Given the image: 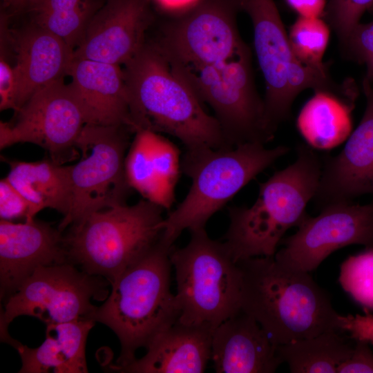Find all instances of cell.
<instances>
[{
    "label": "cell",
    "mask_w": 373,
    "mask_h": 373,
    "mask_svg": "<svg viewBox=\"0 0 373 373\" xmlns=\"http://www.w3.org/2000/svg\"><path fill=\"white\" fill-rule=\"evenodd\" d=\"M124 70L133 130L164 133L186 150L231 146L214 116L150 41Z\"/></svg>",
    "instance_id": "obj_1"
},
{
    "label": "cell",
    "mask_w": 373,
    "mask_h": 373,
    "mask_svg": "<svg viewBox=\"0 0 373 373\" xmlns=\"http://www.w3.org/2000/svg\"><path fill=\"white\" fill-rule=\"evenodd\" d=\"M242 273L241 309L273 342L283 345L338 329L329 294L309 273L286 268L271 257L237 262Z\"/></svg>",
    "instance_id": "obj_2"
},
{
    "label": "cell",
    "mask_w": 373,
    "mask_h": 373,
    "mask_svg": "<svg viewBox=\"0 0 373 373\" xmlns=\"http://www.w3.org/2000/svg\"><path fill=\"white\" fill-rule=\"evenodd\" d=\"M172 249L160 240L117 277L92 315L119 341L120 355L111 365L113 370L135 361L139 348L146 347L155 336L179 319L180 311L170 288Z\"/></svg>",
    "instance_id": "obj_3"
},
{
    "label": "cell",
    "mask_w": 373,
    "mask_h": 373,
    "mask_svg": "<svg viewBox=\"0 0 373 373\" xmlns=\"http://www.w3.org/2000/svg\"><path fill=\"white\" fill-rule=\"evenodd\" d=\"M294 163L260 184L251 207L229 209L224 244L234 260L274 256L285 232L298 227L317 191L323 159L309 145L300 144Z\"/></svg>",
    "instance_id": "obj_4"
},
{
    "label": "cell",
    "mask_w": 373,
    "mask_h": 373,
    "mask_svg": "<svg viewBox=\"0 0 373 373\" xmlns=\"http://www.w3.org/2000/svg\"><path fill=\"white\" fill-rule=\"evenodd\" d=\"M289 151L285 146L267 149L260 142L186 150L181 170L191 185L182 202L164 218L162 241L172 247L184 229L204 228L234 195Z\"/></svg>",
    "instance_id": "obj_5"
},
{
    "label": "cell",
    "mask_w": 373,
    "mask_h": 373,
    "mask_svg": "<svg viewBox=\"0 0 373 373\" xmlns=\"http://www.w3.org/2000/svg\"><path fill=\"white\" fill-rule=\"evenodd\" d=\"M164 209L146 199L95 211L64 236L68 261L111 284L152 249L164 231Z\"/></svg>",
    "instance_id": "obj_6"
},
{
    "label": "cell",
    "mask_w": 373,
    "mask_h": 373,
    "mask_svg": "<svg viewBox=\"0 0 373 373\" xmlns=\"http://www.w3.org/2000/svg\"><path fill=\"white\" fill-rule=\"evenodd\" d=\"M190 231L189 243L170 254L178 321L213 332L241 308L242 273L224 242L211 239L204 228Z\"/></svg>",
    "instance_id": "obj_7"
},
{
    "label": "cell",
    "mask_w": 373,
    "mask_h": 373,
    "mask_svg": "<svg viewBox=\"0 0 373 373\" xmlns=\"http://www.w3.org/2000/svg\"><path fill=\"white\" fill-rule=\"evenodd\" d=\"M236 1L251 21L254 49L265 84L266 121L273 134L288 119L294 99L304 90L343 93L344 83L332 79L327 66L312 67L296 58L274 0Z\"/></svg>",
    "instance_id": "obj_8"
},
{
    "label": "cell",
    "mask_w": 373,
    "mask_h": 373,
    "mask_svg": "<svg viewBox=\"0 0 373 373\" xmlns=\"http://www.w3.org/2000/svg\"><path fill=\"white\" fill-rule=\"evenodd\" d=\"M171 64L201 102L212 108L231 146L247 142L265 144L274 138L267 124L264 100L254 83L251 50L245 43L220 63L198 68Z\"/></svg>",
    "instance_id": "obj_9"
},
{
    "label": "cell",
    "mask_w": 373,
    "mask_h": 373,
    "mask_svg": "<svg viewBox=\"0 0 373 373\" xmlns=\"http://www.w3.org/2000/svg\"><path fill=\"white\" fill-rule=\"evenodd\" d=\"M109 286L106 278L70 262L38 268L5 299L0 316L1 341L12 342L8 325L20 316L37 318L46 325L92 319L97 307L92 300H106Z\"/></svg>",
    "instance_id": "obj_10"
},
{
    "label": "cell",
    "mask_w": 373,
    "mask_h": 373,
    "mask_svg": "<svg viewBox=\"0 0 373 373\" xmlns=\"http://www.w3.org/2000/svg\"><path fill=\"white\" fill-rule=\"evenodd\" d=\"M129 132L121 126H84L77 142L80 159L69 166L71 206L61 231L95 211L125 203L131 189L125 171Z\"/></svg>",
    "instance_id": "obj_11"
},
{
    "label": "cell",
    "mask_w": 373,
    "mask_h": 373,
    "mask_svg": "<svg viewBox=\"0 0 373 373\" xmlns=\"http://www.w3.org/2000/svg\"><path fill=\"white\" fill-rule=\"evenodd\" d=\"M236 0H202L189 11L164 18L151 40L173 65L198 68L222 62L245 44L236 22Z\"/></svg>",
    "instance_id": "obj_12"
},
{
    "label": "cell",
    "mask_w": 373,
    "mask_h": 373,
    "mask_svg": "<svg viewBox=\"0 0 373 373\" xmlns=\"http://www.w3.org/2000/svg\"><path fill=\"white\" fill-rule=\"evenodd\" d=\"M16 113L14 123L0 122L1 149L17 143L34 144L59 164L79 156L77 142L86 123L64 79L35 93Z\"/></svg>",
    "instance_id": "obj_13"
},
{
    "label": "cell",
    "mask_w": 373,
    "mask_h": 373,
    "mask_svg": "<svg viewBox=\"0 0 373 373\" xmlns=\"http://www.w3.org/2000/svg\"><path fill=\"white\" fill-rule=\"evenodd\" d=\"M351 245L373 247V202L328 205L316 217L307 213L274 258L286 268L310 273L334 251Z\"/></svg>",
    "instance_id": "obj_14"
},
{
    "label": "cell",
    "mask_w": 373,
    "mask_h": 373,
    "mask_svg": "<svg viewBox=\"0 0 373 373\" xmlns=\"http://www.w3.org/2000/svg\"><path fill=\"white\" fill-rule=\"evenodd\" d=\"M153 20L149 0H106L88 23L74 57L126 64L145 44Z\"/></svg>",
    "instance_id": "obj_15"
},
{
    "label": "cell",
    "mask_w": 373,
    "mask_h": 373,
    "mask_svg": "<svg viewBox=\"0 0 373 373\" xmlns=\"http://www.w3.org/2000/svg\"><path fill=\"white\" fill-rule=\"evenodd\" d=\"M366 107L356 128L335 156L324 155L318 187L313 200L320 210L328 205L373 196V88L363 81Z\"/></svg>",
    "instance_id": "obj_16"
},
{
    "label": "cell",
    "mask_w": 373,
    "mask_h": 373,
    "mask_svg": "<svg viewBox=\"0 0 373 373\" xmlns=\"http://www.w3.org/2000/svg\"><path fill=\"white\" fill-rule=\"evenodd\" d=\"M59 229L35 219L0 220V293L6 299L38 268L69 262Z\"/></svg>",
    "instance_id": "obj_17"
},
{
    "label": "cell",
    "mask_w": 373,
    "mask_h": 373,
    "mask_svg": "<svg viewBox=\"0 0 373 373\" xmlns=\"http://www.w3.org/2000/svg\"><path fill=\"white\" fill-rule=\"evenodd\" d=\"M68 75L86 124L126 126L133 132L124 73L119 65L74 57Z\"/></svg>",
    "instance_id": "obj_18"
},
{
    "label": "cell",
    "mask_w": 373,
    "mask_h": 373,
    "mask_svg": "<svg viewBox=\"0 0 373 373\" xmlns=\"http://www.w3.org/2000/svg\"><path fill=\"white\" fill-rule=\"evenodd\" d=\"M277 346L240 308L214 329L211 359L218 373H271L283 363Z\"/></svg>",
    "instance_id": "obj_19"
},
{
    "label": "cell",
    "mask_w": 373,
    "mask_h": 373,
    "mask_svg": "<svg viewBox=\"0 0 373 373\" xmlns=\"http://www.w3.org/2000/svg\"><path fill=\"white\" fill-rule=\"evenodd\" d=\"M11 36L17 112L35 93L68 75L74 50L59 37L32 24Z\"/></svg>",
    "instance_id": "obj_20"
},
{
    "label": "cell",
    "mask_w": 373,
    "mask_h": 373,
    "mask_svg": "<svg viewBox=\"0 0 373 373\" xmlns=\"http://www.w3.org/2000/svg\"><path fill=\"white\" fill-rule=\"evenodd\" d=\"M181 169L180 151L168 139L148 130H140L129 146L125 171L131 189L164 209L174 202Z\"/></svg>",
    "instance_id": "obj_21"
},
{
    "label": "cell",
    "mask_w": 373,
    "mask_h": 373,
    "mask_svg": "<svg viewBox=\"0 0 373 373\" xmlns=\"http://www.w3.org/2000/svg\"><path fill=\"white\" fill-rule=\"evenodd\" d=\"M211 330L175 323L159 332L140 359L118 370L130 373L204 372L211 356Z\"/></svg>",
    "instance_id": "obj_22"
},
{
    "label": "cell",
    "mask_w": 373,
    "mask_h": 373,
    "mask_svg": "<svg viewBox=\"0 0 373 373\" xmlns=\"http://www.w3.org/2000/svg\"><path fill=\"white\" fill-rule=\"evenodd\" d=\"M10 170L6 177L27 200L30 216L44 209H52L65 217L71 206L69 166L50 159L37 162L7 161Z\"/></svg>",
    "instance_id": "obj_23"
},
{
    "label": "cell",
    "mask_w": 373,
    "mask_h": 373,
    "mask_svg": "<svg viewBox=\"0 0 373 373\" xmlns=\"http://www.w3.org/2000/svg\"><path fill=\"white\" fill-rule=\"evenodd\" d=\"M354 108V104L332 93L315 91L299 113L298 130L314 149H334L351 134Z\"/></svg>",
    "instance_id": "obj_24"
},
{
    "label": "cell",
    "mask_w": 373,
    "mask_h": 373,
    "mask_svg": "<svg viewBox=\"0 0 373 373\" xmlns=\"http://www.w3.org/2000/svg\"><path fill=\"white\" fill-rule=\"evenodd\" d=\"M354 340L340 329L325 331L316 336L277 346V354L292 373H337L352 354Z\"/></svg>",
    "instance_id": "obj_25"
},
{
    "label": "cell",
    "mask_w": 373,
    "mask_h": 373,
    "mask_svg": "<svg viewBox=\"0 0 373 373\" xmlns=\"http://www.w3.org/2000/svg\"><path fill=\"white\" fill-rule=\"evenodd\" d=\"M103 0H28L32 24L62 39L75 50Z\"/></svg>",
    "instance_id": "obj_26"
},
{
    "label": "cell",
    "mask_w": 373,
    "mask_h": 373,
    "mask_svg": "<svg viewBox=\"0 0 373 373\" xmlns=\"http://www.w3.org/2000/svg\"><path fill=\"white\" fill-rule=\"evenodd\" d=\"M329 28L321 17H298L291 26L288 39L296 58L315 68L327 66L323 62L329 39Z\"/></svg>",
    "instance_id": "obj_27"
},
{
    "label": "cell",
    "mask_w": 373,
    "mask_h": 373,
    "mask_svg": "<svg viewBox=\"0 0 373 373\" xmlns=\"http://www.w3.org/2000/svg\"><path fill=\"white\" fill-rule=\"evenodd\" d=\"M338 281L356 302L373 310V247L349 256L341 265Z\"/></svg>",
    "instance_id": "obj_28"
},
{
    "label": "cell",
    "mask_w": 373,
    "mask_h": 373,
    "mask_svg": "<svg viewBox=\"0 0 373 373\" xmlns=\"http://www.w3.org/2000/svg\"><path fill=\"white\" fill-rule=\"evenodd\" d=\"M95 323L91 318H79L46 325V334L52 336L58 342L71 373L88 372L86 344Z\"/></svg>",
    "instance_id": "obj_29"
},
{
    "label": "cell",
    "mask_w": 373,
    "mask_h": 373,
    "mask_svg": "<svg viewBox=\"0 0 373 373\" xmlns=\"http://www.w3.org/2000/svg\"><path fill=\"white\" fill-rule=\"evenodd\" d=\"M45 341L30 348L17 341L13 347L21 359L20 373H71L70 368L57 340L46 334Z\"/></svg>",
    "instance_id": "obj_30"
},
{
    "label": "cell",
    "mask_w": 373,
    "mask_h": 373,
    "mask_svg": "<svg viewBox=\"0 0 373 373\" xmlns=\"http://www.w3.org/2000/svg\"><path fill=\"white\" fill-rule=\"evenodd\" d=\"M372 6L373 0H329L325 9L327 19L341 44Z\"/></svg>",
    "instance_id": "obj_31"
},
{
    "label": "cell",
    "mask_w": 373,
    "mask_h": 373,
    "mask_svg": "<svg viewBox=\"0 0 373 373\" xmlns=\"http://www.w3.org/2000/svg\"><path fill=\"white\" fill-rule=\"evenodd\" d=\"M341 45L350 56L366 64L367 72L364 78L372 84L373 21L356 25Z\"/></svg>",
    "instance_id": "obj_32"
},
{
    "label": "cell",
    "mask_w": 373,
    "mask_h": 373,
    "mask_svg": "<svg viewBox=\"0 0 373 373\" xmlns=\"http://www.w3.org/2000/svg\"><path fill=\"white\" fill-rule=\"evenodd\" d=\"M0 218L32 220L28 202L6 178L0 180Z\"/></svg>",
    "instance_id": "obj_33"
},
{
    "label": "cell",
    "mask_w": 373,
    "mask_h": 373,
    "mask_svg": "<svg viewBox=\"0 0 373 373\" xmlns=\"http://www.w3.org/2000/svg\"><path fill=\"white\" fill-rule=\"evenodd\" d=\"M365 314L346 316L338 314L337 327L346 332L354 340L363 341L373 345V314L364 309Z\"/></svg>",
    "instance_id": "obj_34"
},
{
    "label": "cell",
    "mask_w": 373,
    "mask_h": 373,
    "mask_svg": "<svg viewBox=\"0 0 373 373\" xmlns=\"http://www.w3.org/2000/svg\"><path fill=\"white\" fill-rule=\"evenodd\" d=\"M17 79L14 66L8 63L1 52L0 59V109L16 110Z\"/></svg>",
    "instance_id": "obj_35"
},
{
    "label": "cell",
    "mask_w": 373,
    "mask_h": 373,
    "mask_svg": "<svg viewBox=\"0 0 373 373\" xmlns=\"http://www.w3.org/2000/svg\"><path fill=\"white\" fill-rule=\"evenodd\" d=\"M373 373V352L369 343L354 340V345L350 357L338 368L337 373Z\"/></svg>",
    "instance_id": "obj_36"
},
{
    "label": "cell",
    "mask_w": 373,
    "mask_h": 373,
    "mask_svg": "<svg viewBox=\"0 0 373 373\" xmlns=\"http://www.w3.org/2000/svg\"><path fill=\"white\" fill-rule=\"evenodd\" d=\"M202 0H149L151 6L164 18L180 16L194 8Z\"/></svg>",
    "instance_id": "obj_37"
},
{
    "label": "cell",
    "mask_w": 373,
    "mask_h": 373,
    "mask_svg": "<svg viewBox=\"0 0 373 373\" xmlns=\"http://www.w3.org/2000/svg\"><path fill=\"white\" fill-rule=\"evenodd\" d=\"M299 17H320L327 7L326 0H285Z\"/></svg>",
    "instance_id": "obj_38"
},
{
    "label": "cell",
    "mask_w": 373,
    "mask_h": 373,
    "mask_svg": "<svg viewBox=\"0 0 373 373\" xmlns=\"http://www.w3.org/2000/svg\"><path fill=\"white\" fill-rule=\"evenodd\" d=\"M3 3L8 6L13 7L14 8H20L26 6L28 0H3Z\"/></svg>",
    "instance_id": "obj_39"
}]
</instances>
